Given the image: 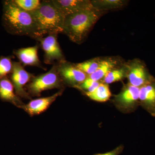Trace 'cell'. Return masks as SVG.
<instances>
[{
	"mask_svg": "<svg viewBox=\"0 0 155 155\" xmlns=\"http://www.w3.org/2000/svg\"><path fill=\"white\" fill-rule=\"evenodd\" d=\"M100 84L99 81H94L88 78L84 81L83 83L76 87V88L80 89L85 91V92H91L94 91L99 86Z\"/></svg>",
	"mask_w": 155,
	"mask_h": 155,
	"instance_id": "obj_22",
	"label": "cell"
},
{
	"mask_svg": "<svg viewBox=\"0 0 155 155\" xmlns=\"http://www.w3.org/2000/svg\"><path fill=\"white\" fill-rule=\"evenodd\" d=\"M116 65V62L110 60H104L100 62L99 66L95 71L88 75V78L96 81L104 78L106 75L113 69Z\"/></svg>",
	"mask_w": 155,
	"mask_h": 155,
	"instance_id": "obj_16",
	"label": "cell"
},
{
	"mask_svg": "<svg viewBox=\"0 0 155 155\" xmlns=\"http://www.w3.org/2000/svg\"><path fill=\"white\" fill-rule=\"evenodd\" d=\"M85 95L91 99L99 102H104L110 99L111 96L109 85L105 83H101L94 91L91 92H85Z\"/></svg>",
	"mask_w": 155,
	"mask_h": 155,
	"instance_id": "obj_15",
	"label": "cell"
},
{
	"mask_svg": "<svg viewBox=\"0 0 155 155\" xmlns=\"http://www.w3.org/2000/svg\"><path fill=\"white\" fill-rule=\"evenodd\" d=\"M34 76L33 74L27 72L20 62H13L11 80L16 94L20 98L31 99V97L25 90V87Z\"/></svg>",
	"mask_w": 155,
	"mask_h": 155,
	"instance_id": "obj_6",
	"label": "cell"
},
{
	"mask_svg": "<svg viewBox=\"0 0 155 155\" xmlns=\"http://www.w3.org/2000/svg\"><path fill=\"white\" fill-rule=\"evenodd\" d=\"M19 8L25 11L31 12L35 11L41 5L40 0H13Z\"/></svg>",
	"mask_w": 155,
	"mask_h": 155,
	"instance_id": "obj_21",
	"label": "cell"
},
{
	"mask_svg": "<svg viewBox=\"0 0 155 155\" xmlns=\"http://www.w3.org/2000/svg\"><path fill=\"white\" fill-rule=\"evenodd\" d=\"M95 8H116L124 5V2L120 0H100L92 2Z\"/></svg>",
	"mask_w": 155,
	"mask_h": 155,
	"instance_id": "obj_17",
	"label": "cell"
},
{
	"mask_svg": "<svg viewBox=\"0 0 155 155\" xmlns=\"http://www.w3.org/2000/svg\"><path fill=\"white\" fill-rule=\"evenodd\" d=\"M39 45L30 47L15 50L14 54L23 66H31L45 69L39 59L38 50Z\"/></svg>",
	"mask_w": 155,
	"mask_h": 155,
	"instance_id": "obj_12",
	"label": "cell"
},
{
	"mask_svg": "<svg viewBox=\"0 0 155 155\" xmlns=\"http://www.w3.org/2000/svg\"><path fill=\"white\" fill-rule=\"evenodd\" d=\"M13 69V62L11 57L2 56L0 58V79L11 74Z\"/></svg>",
	"mask_w": 155,
	"mask_h": 155,
	"instance_id": "obj_18",
	"label": "cell"
},
{
	"mask_svg": "<svg viewBox=\"0 0 155 155\" xmlns=\"http://www.w3.org/2000/svg\"><path fill=\"white\" fill-rule=\"evenodd\" d=\"M100 62L101 61L96 60H90L75 65L77 68L88 76L93 73L96 70L99 66Z\"/></svg>",
	"mask_w": 155,
	"mask_h": 155,
	"instance_id": "obj_19",
	"label": "cell"
},
{
	"mask_svg": "<svg viewBox=\"0 0 155 155\" xmlns=\"http://www.w3.org/2000/svg\"><path fill=\"white\" fill-rule=\"evenodd\" d=\"M127 78L130 85L140 88L155 80L148 72L144 64L140 61L132 65L127 75Z\"/></svg>",
	"mask_w": 155,
	"mask_h": 155,
	"instance_id": "obj_10",
	"label": "cell"
},
{
	"mask_svg": "<svg viewBox=\"0 0 155 155\" xmlns=\"http://www.w3.org/2000/svg\"><path fill=\"white\" fill-rule=\"evenodd\" d=\"M64 91V89H61L51 96L31 100L28 104H24L21 109L31 116L39 115L46 110L57 98L62 94Z\"/></svg>",
	"mask_w": 155,
	"mask_h": 155,
	"instance_id": "obj_8",
	"label": "cell"
},
{
	"mask_svg": "<svg viewBox=\"0 0 155 155\" xmlns=\"http://www.w3.org/2000/svg\"><path fill=\"white\" fill-rule=\"evenodd\" d=\"M99 11L97 9L86 10L65 16L63 33L74 42H82L98 19Z\"/></svg>",
	"mask_w": 155,
	"mask_h": 155,
	"instance_id": "obj_3",
	"label": "cell"
},
{
	"mask_svg": "<svg viewBox=\"0 0 155 155\" xmlns=\"http://www.w3.org/2000/svg\"><path fill=\"white\" fill-rule=\"evenodd\" d=\"M64 83L58 74L57 64L53 65L48 72L34 76L25 87L30 96L39 97L45 91L53 89H64Z\"/></svg>",
	"mask_w": 155,
	"mask_h": 155,
	"instance_id": "obj_4",
	"label": "cell"
},
{
	"mask_svg": "<svg viewBox=\"0 0 155 155\" xmlns=\"http://www.w3.org/2000/svg\"><path fill=\"white\" fill-rule=\"evenodd\" d=\"M0 99L19 108L25 104L16 94L13 84L7 77L0 79Z\"/></svg>",
	"mask_w": 155,
	"mask_h": 155,
	"instance_id": "obj_14",
	"label": "cell"
},
{
	"mask_svg": "<svg viewBox=\"0 0 155 155\" xmlns=\"http://www.w3.org/2000/svg\"><path fill=\"white\" fill-rule=\"evenodd\" d=\"M36 25L37 38L52 33H63L65 16L51 0L41 1L35 11L30 12Z\"/></svg>",
	"mask_w": 155,
	"mask_h": 155,
	"instance_id": "obj_2",
	"label": "cell"
},
{
	"mask_svg": "<svg viewBox=\"0 0 155 155\" xmlns=\"http://www.w3.org/2000/svg\"><path fill=\"white\" fill-rule=\"evenodd\" d=\"M140 87L129 84L116 96L115 102L122 109L134 108L139 103Z\"/></svg>",
	"mask_w": 155,
	"mask_h": 155,
	"instance_id": "obj_11",
	"label": "cell"
},
{
	"mask_svg": "<svg viewBox=\"0 0 155 155\" xmlns=\"http://www.w3.org/2000/svg\"><path fill=\"white\" fill-rule=\"evenodd\" d=\"M139 103L152 116H155V80L140 88Z\"/></svg>",
	"mask_w": 155,
	"mask_h": 155,
	"instance_id": "obj_13",
	"label": "cell"
},
{
	"mask_svg": "<svg viewBox=\"0 0 155 155\" xmlns=\"http://www.w3.org/2000/svg\"><path fill=\"white\" fill-rule=\"evenodd\" d=\"M2 20L3 26L9 33L37 38L36 25L32 15L19 8L13 0L3 2Z\"/></svg>",
	"mask_w": 155,
	"mask_h": 155,
	"instance_id": "obj_1",
	"label": "cell"
},
{
	"mask_svg": "<svg viewBox=\"0 0 155 155\" xmlns=\"http://www.w3.org/2000/svg\"><path fill=\"white\" fill-rule=\"evenodd\" d=\"M57 65L58 74L64 84H67L76 87L88 77L75 64H70L66 61L57 64Z\"/></svg>",
	"mask_w": 155,
	"mask_h": 155,
	"instance_id": "obj_7",
	"label": "cell"
},
{
	"mask_svg": "<svg viewBox=\"0 0 155 155\" xmlns=\"http://www.w3.org/2000/svg\"><path fill=\"white\" fill-rule=\"evenodd\" d=\"M125 75L126 73L124 69H112L104 78V82L108 84L120 81L125 77Z\"/></svg>",
	"mask_w": 155,
	"mask_h": 155,
	"instance_id": "obj_20",
	"label": "cell"
},
{
	"mask_svg": "<svg viewBox=\"0 0 155 155\" xmlns=\"http://www.w3.org/2000/svg\"><path fill=\"white\" fill-rule=\"evenodd\" d=\"M64 16L80 11L95 10L91 1L87 0H51Z\"/></svg>",
	"mask_w": 155,
	"mask_h": 155,
	"instance_id": "obj_9",
	"label": "cell"
},
{
	"mask_svg": "<svg viewBox=\"0 0 155 155\" xmlns=\"http://www.w3.org/2000/svg\"><path fill=\"white\" fill-rule=\"evenodd\" d=\"M123 149H124V147L122 145H120L111 151L104 153L95 154L93 155H119L122 152Z\"/></svg>",
	"mask_w": 155,
	"mask_h": 155,
	"instance_id": "obj_23",
	"label": "cell"
},
{
	"mask_svg": "<svg viewBox=\"0 0 155 155\" xmlns=\"http://www.w3.org/2000/svg\"><path fill=\"white\" fill-rule=\"evenodd\" d=\"M58 34L52 33L36 40L44 52V62L47 64H58L65 61L64 54L58 40Z\"/></svg>",
	"mask_w": 155,
	"mask_h": 155,
	"instance_id": "obj_5",
	"label": "cell"
}]
</instances>
